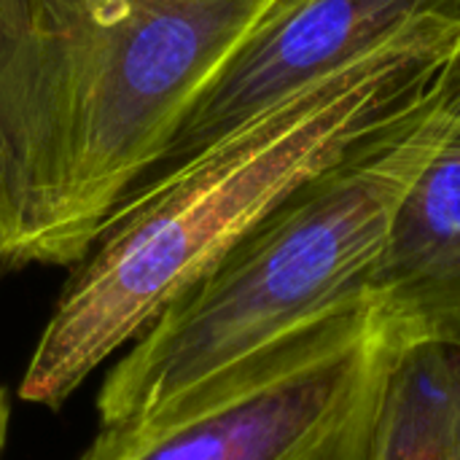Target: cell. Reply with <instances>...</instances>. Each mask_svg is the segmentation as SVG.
Segmentation results:
<instances>
[{
	"label": "cell",
	"instance_id": "obj_1",
	"mask_svg": "<svg viewBox=\"0 0 460 460\" xmlns=\"http://www.w3.org/2000/svg\"><path fill=\"white\" fill-rule=\"evenodd\" d=\"M272 0H0V261L75 267Z\"/></svg>",
	"mask_w": 460,
	"mask_h": 460
},
{
	"label": "cell",
	"instance_id": "obj_2",
	"mask_svg": "<svg viewBox=\"0 0 460 460\" xmlns=\"http://www.w3.org/2000/svg\"><path fill=\"white\" fill-rule=\"evenodd\" d=\"M458 59L460 0H437L380 49L119 205L62 288L19 399L59 410L278 199L410 111Z\"/></svg>",
	"mask_w": 460,
	"mask_h": 460
},
{
	"label": "cell",
	"instance_id": "obj_3",
	"mask_svg": "<svg viewBox=\"0 0 460 460\" xmlns=\"http://www.w3.org/2000/svg\"><path fill=\"white\" fill-rule=\"evenodd\" d=\"M460 119V59L410 111L278 199L108 369L100 429H135L364 302L394 210Z\"/></svg>",
	"mask_w": 460,
	"mask_h": 460
},
{
	"label": "cell",
	"instance_id": "obj_4",
	"mask_svg": "<svg viewBox=\"0 0 460 460\" xmlns=\"http://www.w3.org/2000/svg\"><path fill=\"white\" fill-rule=\"evenodd\" d=\"M402 334L364 302L245 361L75 460H375Z\"/></svg>",
	"mask_w": 460,
	"mask_h": 460
},
{
	"label": "cell",
	"instance_id": "obj_5",
	"mask_svg": "<svg viewBox=\"0 0 460 460\" xmlns=\"http://www.w3.org/2000/svg\"><path fill=\"white\" fill-rule=\"evenodd\" d=\"M434 3L437 0H272L197 94L162 156L121 205L191 164L264 113L380 49Z\"/></svg>",
	"mask_w": 460,
	"mask_h": 460
},
{
	"label": "cell",
	"instance_id": "obj_6",
	"mask_svg": "<svg viewBox=\"0 0 460 460\" xmlns=\"http://www.w3.org/2000/svg\"><path fill=\"white\" fill-rule=\"evenodd\" d=\"M367 296L402 337L460 334V119L399 199Z\"/></svg>",
	"mask_w": 460,
	"mask_h": 460
},
{
	"label": "cell",
	"instance_id": "obj_7",
	"mask_svg": "<svg viewBox=\"0 0 460 460\" xmlns=\"http://www.w3.org/2000/svg\"><path fill=\"white\" fill-rule=\"evenodd\" d=\"M375 460H460V334L399 340Z\"/></svg>",
	"mask_w": 460,
	"mask_h": 460
},
{
	"label": "cell",
	"instance_id": "obj_8",
	"mask_svg": "<svg viewBox=\"0 0 460 460\" xmlns=\"http://www.w3.org/2000/svg\"><path fill=\"white\" fill-rule=\"evenodd\" d=\"M8 420H11V407H8V396L0 385V460L5 456V442H8Z\"/></svg>",
	"mask_w": 460,
	"mask_h": 460
},
{
	"label": "cell",
	"instance_id": "obj_9",
	"mask_svg": "<svg viewBox=\"0 0 460 460\" xmlns=\"http://www.w3.org/2000/svg\"><path fill=\"white\" fill-rule=\"evenodd\" d=\"M3 272H5V270H3V261H0V275H3Z\"/></svg>",
	"mask_w": 460,
	"mask_h": 460
}]
</instances>
